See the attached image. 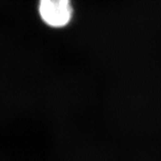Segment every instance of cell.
Masks as SVG:
<instances>
[{"mask_svg": "<svg viewBox=\"0 0 161 161\" xmlns=\"http://www.w3.org/2000/svg\"><path fill=\"white\" fill-rule=\"evenodd\" d=\"M39 13L41 20L53 28H63L73 16L71 0H40Z\"/></svg>", "mask_w": 161, "mask_h": 161, "instance_id": "cell-1", "label": "cell"}]
</instances>
